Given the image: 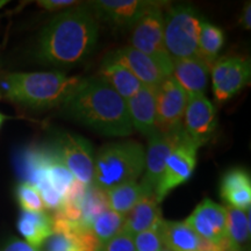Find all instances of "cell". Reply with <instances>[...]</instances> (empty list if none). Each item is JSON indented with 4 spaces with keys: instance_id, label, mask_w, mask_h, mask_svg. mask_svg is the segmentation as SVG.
<instances>
[{
    "instance_id": "6da1fadb",
    "label": "cell",
    "mask_w": 251,
    "mask_h": 251,
    "mask_svg": "<svg viewBox=\"0 0 251 251\" xmlns=\"http://www.w3.org/2000/svg\"><path fill=\"white\" fill-rule=\"evenodd\" d=\"M98 40V25L87 5L68 8L43 28L37 57L51 65H75L92 54Z\"/></svg>"
},
{
    "instance_id": "7a4b0ae2",
    "label": "cell",
    "mask_w": 251,
    "mask_h": 251,
    "mask_svg": "<svg viewBox=\"0 0 251 251\" xmlns=\"http://www.w3.org/2000/svg\"><path fill=\"white\" fill-rule=\"evenodd\" d=\"M63 107L69 118L105 136H128L133 131L127 101L99 77L81 80Z\"/></svg>"
},
{
    "instance_id": "3957f363",
    "label": "cell",
    "mask_w": 251,
    "mask_h": 251,
    "mask_svg": "<svg viewBox=\"0 0 251 251\" xmlns=\"http://www.w3.org/2000/svg\"><path fill=\"white\" fill-rule=\"evenodd\" d=\"M81 80L58 71L9 74L4 79L5 97L31 108L56 107L64 105Z\"/></svg>"
},
{
    "instance_id": "277c9868",
    "label": "cell",
    "mask_w": 251,
    "mask_h": 251,
    "mask_svg": "<svg viewBox=\"0 0 251 251\" xmlns=\"http://www.w3.org/2000/svg\"><path fill=\"white\" fill-rule=\"evenodd\" d=\"M146 152L135 141L108 143L94 156L92 185L107 191L118 185L135 181L144 170Z\"/></svg>"
},
{
    "instance_id": "5b68a950",
    "label": "cell",
    "mask_w": 251,
    "mask_h": 251,
    "mask_svg": "<svg viewBox=\"0 0 251 251\" xmlns=\"http://www.w3.org/2000/svg\"><path fill=\"white\" fill-rule=\"evenodd\" d=\"M201 23V17L192 6L169 8L164 15V43L172 61L197 57Z\"/></svg>"
},
{
    "instance_id": "8992f818",
    "label": "cell",
    "mask_w": 251,
    "mask_h": 251,
    "mask_svg": "<svg viewBox=\"0 0 251 251\" xmlns=\"http://www.w3.org/2000/svg\"><path fill=\"white\" fill-rule=\"evenodd\" d=\"M162 4L163 2L149 9L137 21L131 35L130 47L152 58L166 76H171L174 61L165 48Z\"/></svg>"
},
{
    "instance_id": "52a82bcc",
    "label": "cell",
    "mask_w": 251,
    "mask_h": 251,
    "mask_svg": "<svg viewBox=\"0 0 251 251\" xmlns=\"http://www.w3.org/2000/svg\"><path fill=\"white\" fill-rule=\"evenodd\" d=\"M185 133L183 127L172 133H159L156 131L149 136L148 150L144 161V177L141 188L143 196H155L156 188L161 180L164 171L166 159L177 146L184 140Z\"/></svg>"
},
{
    "instance_id": "ba28073f",
    "label": "cell",
    "mask_w": 251,
    "mask_h": 251,
    "mask_svg": "<svg viewBox=\"0 0 251 251\" xmlns=\"http://www.w3.org/2000/svg\"><path fill=\"white\" fill-rule=\"evenodd\" d=\"M188 96L174 76L166 77L157 87L156 129L159 133H172L183 127V119Z\"/></svg>"
},
{
    "instance_id": "9c48e42d",
    "label": "cell",
    "mask_w": 251,
    "mask_h": 251,
    "mask_svg": "<svg viewBox=\"0 0 251 251\" xmlns=\"http://www.w3.org/2000/svg\"><path fill=\"white\" fill-rule=\"evenodd\" d=\"M211 71L213 93L220 102L233 98L250 83V61L240 56H227L216 59Z\"/></svg>"
},
{
    "instance_id": "30bf717a",
    "label": "cell",
    "mask_w": 251,
    "mask_h": 251,
    "mask_svg": "<svg viewBox=\"0 0 251 251\" xmlns=\"http://www.w3.org/2000/svg\"><path fill=\"white\" fill-rule=\"evenodd\" d=\"M198 147L185 135L184 140L166 159L164 171L156 188V200L161 203L174 188L186 183L197 164Z\"/></svg>"
},
{
    "instance_id": "8fae6325",
    "label": "cell",
    "mask_w": 251,
    "mask_h": 251,
    "mask_svg": "<svg viewBox=\"0 0 251 251\" xmlns=\"http://www.w3.org/2000/svg\"><path fill=\"white\" fill-rule=\"evenodd\" d=\"M55 151L75 179L86 186L92 185L94 153L89 141L79 135L67 134L59 139Z\"/></svg>"
},
{
    "instance_id": "7c38bea8",
    "label": "cell",
    "mask_w": 251,
    "mask_h": 251,
    "mask_svg": "<svg viewBox=\"0 0 251 251\" xmlns=\"http://www.w3.org/2000/svg\"><path fill=\"white\" fill-rule=\"evenodd\" d=\"M161 4L147 0H98L90 1L89 6L96 20L103 21L114 27L129 28L137 24L149 9Z\"/></svg>"
},
{
    "instance_id": "4fadbf2b",
    "label": "cell",
    "mask_w": 251,
    "mask_h": 251,
    "mask_svg": "<svg viewBox=\"0 0 251 251\" xmlns=\"http://www.w3.org/2000/svg\"><path fill=\"white\" fill-rule=\"evenodd\" d=\"M218 126L216 111L205 96L188 98L183 119V130L198 148L211 140Z\"/></svg>"
},
{
    "instance_id": "5bb4252c",
    "label": "cell",
    "mask_w": 251,
    "mask_h": 251,
    "mask_svg": "<svg viewBox=\"0 0 251 251\" xmlns=\"http://www.w3.org/2000/svg\"><path fill=\"white\" fill-rule=\"evenodd\" d=\"M186 224L202 240L218 244L227 238V213L224 206L205 199L186 219Z\"/></svg>"
},
{
    "instance_id": "9a60e30c",
    "label": "cell",
    "mask_w": 251,
    "mask_h": 251,
    "mask_svg": "<svg viewBox=\"0 0 251 251\" xmlns=\"http://www.w3.org/2000/svg\"><path fill=\"white\" fill-rule=\"evenodd\" d=\"M106 58L127 68L144 86L158 87L163 80L169 77L152 58L134 49L133 47H125L115 50Z\"/></svg>"
},
{
    "instance_id": "2e32d148",
    "label": "cell",
    "mask_w": 251,
    "mask_h": 251,
    "mask_svg": "<svg viewBox=\"0 0 251 251\" xmlns=\"http://www.w3.org/2000/svg\"><path fill=\"white\" fill-rule=\"evenodd\" d=\"M156 97L157 87L142 86L127 101L131 126L147 137L156 133Z\"/></svg>"
},
{
    "instance_id": "e0dca14e",
    "label": "cell",
    "mask_w": 251,
    "mask_h": 251,
    "mask_svg": "<svg viewBox=\"0 0 251 251\" xmlns=\"http://www.w3.org/2000/svg\"><path fill=\"white\" fill-rule=\"evenodd\" d=\"M211 67L201 58L192 57L174 61L172 76L187 93L188 98L205 96Z\"/></svg>"
},
{
    "instance_id": "ac0fdd59",
    "label": "cell",
    "mask_w": 251,
    "mask_h": 251,
    "mask_svg": "<svg viewBox=\"0 0 251 251\" xmlns=\"http://www.w3.org/2000/svg\"><path fill=\"white\" fill-rule=\"evenodd\" d=\"M220 194L228 206L241 211L249 209L251 202L250 175L242 169L229 170L222 177Z\"/></svg>"
},
{
    "instance_id": "d6986e66",
    "label": "cell",
    "mask_w": 251,
    "mask_h": 251,
    "mask_svg": "<svg viewBox=\"0 0 251 251\" xmlns=\"http://www.w3.org/2000/svg\"><path fill=\"white\" fill-rule=\"evenodd\" d=\"M159 202L155 196H143L127 215H125L124 231L136 235L142 231L156 229L162 221Z\"/></svg>"
},
{
    "instance_id": "ffe728a7",
    "label": "cell",
    "mask_w": 251,
    "mask_h": 251,
    "mask_svg": "<svg viewBox=\"0 0 251 251\" xmlns=\"http://www.w3.org/2000/svg\"><path fill=\"white\" fill-rule=\"evenodd\" d=\"M163 246L170 251H198L200 238L186 222L162 220L158 227Z\"/></svg>"
},
{
    "instance_id": "44dd1931",
    "label": "cell",
    "mask_w": 251,
    "mask_h": 251,
    "mask_svg": "<svg viewBox=\"0 0 251 251\" xmlns=\"http://www.w3.org/2000/svg\"><path fill=\"white\" fill-rule=\"evenodd\" d=\"M98 77L106 81L125 100L131 98L143 86V84L127 68L107 58L103 61Z\"/></svg>"
},
{
    "instance_id": "7402d4cb",
    "label": "cell",
    "mask_w": 251,
    "mask_h": 251,
    "mask_svg": "<svg viewBox=\"0 0 251 251\" xmlns=\"http://www.w3.org/2000/svg\"><path fill=\"white\" fill-rule=\"evenodd\" d=\"M18 229L26 238V243L34 249L40 248L54 234L51 215L47 213L23 212L18 222Z\"/></svg>"
},
{
    "instance_id": "603a6c76",
    "label": "cell",
    "mask_w": 251,
    "mask_h": 251,
    "mask_svg": "<svg viewBox=\"0 0 251 251\" xmlns=\"http://www.w3.org/2000/svg\"><path fill=\"white\" fill-rule=\"evenodd\" d=\"M224 43V30L208 21L202 20L199 39H198V57L201 58L212 68Z\"/></svg>"
},
{
    "instance_id": "cb8c5ba5",
    "label": "cell",
    "mask_w": 251,
    "mask_h": 251,
    "mask_svg": "<svg viewBox=\"0 0 251 251\" xmlns=\"http://www.w3.org/2000/svg\"><path fill=\"white\" fill-rule=\"evenodd\" d=\"M106 194L109 209L121 215H127L143 197V191L140 184L130 181L109 188L106 191Z\"/></svg>"
},
{
    "instance_id": "d4e9b609",
    "label": "cell",
    "mask_w": 251,
    "mask_h": 251,
    "mask_svg": "<svg viewBox=\"0 0 251 251\" xmlns=\"http://www.w3.org/2000/svg\"><path fill=\"white\" fill-rule=\"evenodd\" d=\"M227 213V236L234 251H241L242 247L250 238V219L249 209L246 211L225 207Z\"/></svg>"
},
{
    "instance_id": "484cf974",
    "label": "cell",
    "mask_w": 251,
    "mask_h": 251,
    "mask_svg": "<svg viewBox=\"0 0 251 251\" xmlns=\"http://www.w3.org/2000/svg\"><path fill=\"white\" fill-rule=\"evenodd\" d=\"M108 200L106 191L90 185L86 188L81 200V222L80 225L85 228H90L94 219L98 218L103 212L108 211Z\"/></svg>"
},
{
    "instance_id": "4316f807",
    "label": "cell",
    "mask_w": 251,
    "mask_h": 251,
    "mask_svg": "<svg viewBox=\"0 0 251 251\" xmlns=\"http://www.w3.org/2000/svg\"><path fill=\"white\" fill-rule=\"evenodd\" d=\"M125 228V215L119 214L108 209L103 212L98 218L94 219L90 229L92 230L94 236L103 244L124 231Z\"/></svg>"
},
{
    "instance_id": "83f0119b",
    "label": "cell",
    "mask_w": 251,
    "mask_h": 251,
    "mask_svg": "<svg viewBox=\"0 0 251 251\" xmlns=\"http://www.w3.org/2000/svg\"><path fill=\"white\" fill-rule=\"evenodd\" d=\"M17 197L24 212L42 213L46 211L39 190L28 181H24L19 185L17 188Z\"/></svg>"
},
{
    "instance_id": "f1b7e54d",
    "label": "cell",
    "mask_w": 251,
    "mask_h": 251,
    "mask_svg": "<svg viewBox=\"0 0 251 251\" xmlns=\"http://www.w3.org/2000/svg\"><path fill=\"white\" fill-rule=\"evenodd\" d=\"M134 244L136 251H162L164 249L158 229H150L134 235Z\"/></svg>"
},
{
    "instance_id": "f546056e",
    "label": "cell",
    "mask_w": 251,
    "mask_h": 251,
    "mask_svg": "<svg viewBox=\"0 0 251 251\" xmlns=\"http://www.w3.org/2000/svg\"><path fill=\"white\" fill-rule=\"evenodd\" d=\"M100 251H136L133 235L122 231L117 236L108 240L106 243H103Z\"/></svg>"
},
{
    "instance_id": "4dcf8cb0",
    "label": "cell",
    "mask_w": 251,
    "mask_h": 251,
    "mask_svg": "<svg viewBox=\"0 0 251 251\" xmlns=\"http://www.w3.org/2000/svg\"><path fill=\"white\" fill-rule=\"evenodd\" d=\"M37 4L41 7L49 9V11H55V9L62 8H70L72 5L78 4V1L75 0H42V1H37Z\"/></svg>"
},
{
    "instance_id": "1f68e13d",
    "label": "cell",
    "mask_w": 251,
    "mask_h": 251,
    "mask_svg": "<svg viewBox=\"0 0 251 251\" xmlns=\"http://www.w3.org/2000/svg\"><path fill=\"white\" fill-rule=\"evenodd\" d=\"M4 251H36V249H34L33 247H30L24 241H13L6 247Z\"/></svg>"
},
{
    "instance_id": "d6a6232c",
    "label": "cell",
    "mask_w": 251,
    "mask_h": 251,
    "mask_svg": "<svg viewBox=\"0 0 251 251\" xmlns=\"http://www.w3.org/2000/svg\"><path fill=\"white\" fill-rule=\"evenodd\" d=\"M241 25H242L244 29L249 30L251 28V5L248 2L244 6L242 15H241Z\"/></svg>"
},
{
    "instance_id": "836d02e7",
    "label": "cell",
    "mask_w": 251,
    "mask_h": 251,
    "mask_svg": "<svg viewBox=\"0 0 251 251\" xmlns=\"http://www.w3.org/2000/svg\"><path fill=\"white\" fill-rule=\"evenodd\" d=\"M7 0H0V8H1V7H4V6L6 5V4H7Z\"/></svg>"
},
{
    "instance_id": "e575fe53",
    "label": "cell",
    "mask_w": 251,
    "mask_h": 251,
    "mask_svg": "<svg viewBox=\"0 0 251 251\" xmlns=\"http://www.w3.org/2000/svg\"><path fill=\"white\" fill-rule=\"evenodd\" d=\"M4 119H5V117H4V115L1 114V113H0V126H1L2 121H4Z\"/></svg>"
},
{
    "instance_id": "d590c367",
    "label": "cell",
    "mask_w": 251,
    "mask_h": 251,
    "mask_svg": "<svg viewBox=\"0 0 251 251\" xmlns=\"http://www.w3.org/2000/svg\"><path fill=\"white\" fill-rule=\"evenodd\" d=\"M162 251H170V250H169V249H166V248H164V249H163Z\"/></svg>"
}]
</instances>
